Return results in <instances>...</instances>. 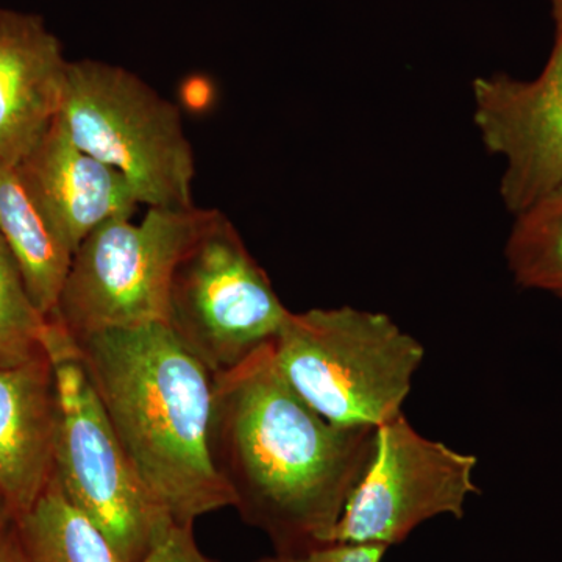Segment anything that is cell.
<instances>
[{
  "mask_svg": "<svg viewBox=\"0 0 562 562\" xmlns=\"http://www.w3.org/2000/svg\"><path fill=\"white\" fill-rule=\"evenodd\" d=\"M0 235L9 244L33 305L49 319L57 308L72 251L52 231L14 166L0 162Z\"/></svg>",
  "mask_w": 562,
  "mask_h": 562,
  "instance_id": "obj_13",
  "label": "cell"
},
{
  "mask_svg": "<svg viewBox=\"0 0 562 562\" xmlns=\"http://www.w3.org/2000/svg\"><path fill=\"white\" fill-rule=\"evenodd\" d=\"M290 314L238 231L217 211L177 265L166 324L217 375L271 346Z\"/></svg>",
  "mask_w": 562,
  "mask_h": 562,
  "instance_id": "obj_6",
  "label": "cell"
},
{
  "mask_svg": "<svg viewBox=\"0 0 562 562\" xmlns=\"http://www.w3.org/2000/svg\"><path fill=\"white\" fill-rule=\"evenodd\" d=\"M140 562H220L202 552L194 538V525L173 524L165 538Z\"/></svg>",
  "mask_w": 562,
  "mask_h": 562,
  "instance_id": "obj_18",
  "label": "cell"
},
{
  "mask_svg": "<svg viewBox=\"0 0 562 562\" xmlns=\"http://www.w3.org/2000/svg\"><path fill=\"white\" fill-rule=\"evenodd\" d=\"M111 427L177 525L233 508L210 449L214 373L166 322L74 339Z\"/></svg>",
  "mask_w": 562,
  "mask_h": 562,
  "instance_id": "obj_2",
  "label": "cell"
},
{
  "mask_svg": "<svg viewBox=\"0 0 562 562\" xmlns=\"http://www.w3.org/2000/svg\"><path fill=\"white\" fill-rule=\"evenodd\" d=\"M57 419L49 355L0 366V495L13 520L32 508L50 482Z\"/></svg>",
  "mask_w": 562,
  "mask_h": 562,
  "instance_id": "obj_12",
  "label": "cell"
},
{
  "mask_svg": "<svg viewBox=\"0 0 562 562\" xmlns=\"http://www.w3.org/2000/svg\"><path fill=\"white\" fill-rule=\"evenodd\" d=\"M29 562H128L54 476L32 508L13 520Z\"/></svg>",
  "mask_w": 562,
  "mask_h": 562,
  "instance_id": "obj_14",
  "label": "cell"
},
{
  "mask_svg": "<svg viewBox=\"0 0 562 562\" xmlns=\"http://www.w3.org/2000/svg\"><path fill=\"white\" fill-rule=\"evenodd\" d=\"M52 361L58 408L52 476L125 560L140 562L172 519L136 475L77 349Z\"/></svg>",
  "mask_w": 562,
  "mask_h": 562,
  "instance_id": "obj_7",
  "label": "cell"
},
{
  "mask_svg": "<svg viewBox=\"0 0 562 562\" xmlns=\"http://www.w3.org/2000/svg\"><path fill=\"white\" fill-rule=\"evenodd\" d=\"M13 522V514H11L9 505H7L5 498L0 495V528L5 527Z\"/></svg>",
  "mask_w": 562,
  "mask_h": 562,
  "instance_id": "obj_20",
  "label": "cell"
},
{
  "mask_svg": "<svg viewBox=\"0 0 562 562\" xmlns=\"http://www.w3.org/2000/svg\"><path fill=\"white\" fill-rule=\"evenodd\" d=\"M0 562H29L18 539L14 522L0 528Z\"/></svg>",
  "mask_w": 562,
  "mask_h": 562,
  "instance_id": "obj_19",
  "label": "cell"
},
{
  "mask_svg": "<svg viewBox=\"0 0 562 562\" xmlns=\"http://www.w3.org/2000/svg\"><path fill=\"white\" fill-rule=\"evenodd\" d=\"M479 460L425 438L398 414L375 428L371 460L351 491L335 542L390 550L435 517L462 519Z\"/></svg>",
  "mask_w": 562,
  "mask_h": 562,
  "instance_id": "obj_8",
  "label": "cell"
},
{
  "mask_svg": "<svg viewBox=\"0 0 562 562\" xmlns=\"http://www.w3.org/2000/svg\"><path fill=\"white\" fill-rule=\"evenodd\" d=\"M472 92L484 147L505 161L503 205L516 216L562 184V29L536 79L494 74Z\"/></svg>",
  "mask_w": 562,
  "mask_h": 562,
  "instance_id": "obj_9",
  "label": "cell"
},
{
  "mask_svg": "<svg viewBox=\"0 0 562 562\" xmlns=\"http://www.w3.org/2000/svg\"><path fill=\"white\" fill-rule=\"evenodd\" d=\"M57 121L80 149L127 180L140 206H194V151L180 110L132 70L69 61Z\"/></svg>",
  "mask_w": 562,
  "mask_h": 562,
  "instance_id": "obj_4",
  "label": "cell"
},
{
  "mask_svg": "<svg viewBox=\"0 0 562 562\" xmlns=\"http://www.w3.org/2000/svg\"><path fill=\"white\" fill-rule=\"evenodd\" d=\"M216 213L149 209L138 224L132 217L103 222L74 251L49 319L72 339L168 321L177 265Z\"/></svg>",
  "mask_w": 562,
  "mask_h": 562,
  "instance_id": "obj_5",
  "label": "cell"
},
{
  "mask_svg": "<svg viewBox=\"0 0 562 562\" xmlns=\"http://www.w3.org/2000/svg\"><path fill=\"white\" fill-rule=\"evenodd\" d=\"M272 355L281 376L324 419L379 428L403 413L425 349L387 314L339 306L291 312Z\"/></svg>",
  "mask_w": 562,
  "mask_h": 562,
  "instance_id": "obj_3",
  "label": "cell"
},
{
  "mask_svg": "<svg viewBox=\"0 0 562 562\" xmlns=\"http://www.w3.org/2000/svg\"><path fill=\"white\" fill-rule=\"evenodd\" d=\"M505 258L519 286L562 302V184L514 216Z\"/></svg>",
  "mask_w": 562,
  "mask_h": 562,
  "instance_id": "obj_15",
  "label": "cell"
},
{
  "mask_svg": "<svg viewBox=\"0 0 562 562\" xmlns=\"http://www.w3.org/2000/svg\"><path fill=\"white\" fill-rule=\"evenodd\" d=\"M553 18L557 21V31L562 29V0H552Z\"/></svg>",
  "mask_w": 562,
  "mask_h": 562,
  "instance_id": "obj_21",
  "label": "cell"
},
{
  "mask_svg": "<svg viewBox=\"0 0 562 562\" xmlns=\"http://www.w3.org/2000/svg\"><path fill=\"white\" fill-rule=\"evenodd\" d=\"M375 428L339 427L314 412L273 361L272 344L214 375L210 449L244 522L276 552L335 542Z\"/></svg>",
  "mask_w": 562,
  "mask_h": 562,
  "instance_id": "obj_1",
  "label": "cell"
},
{
  "mask_svg": "<svg viewBox=\"0 0 562 562\" xmlns=\"http://www.w3.org/2000/svg\"><path fill=\"white\" fill-rule=\"evenodd\" d=\"M49 319L33 305L24 277L0 235V366L22 364L49 355Z\"/></svg>",
  "mask_w": 562,
  "mask_h": 562,
  "instance_id": "obj_16",
  "label": "cell"
},
{
  "mask_svg": "<svg viewBox=\"0 0 562 562\" xmlns=\"http://www.w3.org/2000/svg\"><path fill=\"white\" fill-rule=\"evenodd\" d=\"M386 552L380 546L331 542L302 552H276L255 562H382Z\"/></svg>",
  "mask_w": 562,
  "mask_h": 562,
  "instance_id": "obj_17",
  "label": "cell"
},
{
  "mask_svg": "<svg viewBox=\"0 0 562 562\" xmlns=\"http://www.w3.org/2000/svg\"><path fill=\"white\" fill-rule=\"evenodd\" d=\"M14 168L72 255L103 222L133 217L140 206L127 180L80 149L57 120Z\"/></svg>",
  "mask_w": 562,
  "mask_h": 562,
  "instance_id": "obj_10",
  "label": "cell"
},
{
  "mask_svg": "<svg viewBox=\"0 0 562 562\" xmlns=\"http://www.w3.org/2000/svg\"><path fill=\"white\" fill-rule=\"evenodd\" d=\"M68 65L43 18L0 9V162L20 165L57 120Z\"/></svg>",
  "mask_w": 562,
  "mask_h": 562,
  "instance_id": "obj_11",
  "label": "cell"
}]
</instances>
